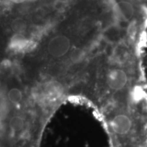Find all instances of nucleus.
I'll return each mask as SVG.
<instances>
[{"mask_svg": "<svg viewBox=\"0 0 147 147\" xmlns=\"http://www.w3.org/2000/svg\"><path fill=\"white\" fill-rule=\"evenodd\" d=\"M108 147H147V89L99 118Z\"/></svg>", "mask_w": 147, "mask_h": 147, "instance_id": "1", "label": "nucleus"}, {"mask_svg": "<svg viewBox=\"0 0 147 147\" xmlns=\"http://www.w3.org/2000/svg\"><path fill=\"white\" fill-rule=\"evenodd\" d=\"M70 49V42L67 37L59 36L51 40L49 45L50 54L54 57L60 58L68 53Z\"/></svg>", "mask_w": 147, "mask_h": 147, "instance_id": "2", "label": "nucleus"}, {"mask_svg": "<svg viewBox=\"0 0 147 147\" xmlns=\"http://www.w3.org/2000/svg\"><path fill=\"white\" fill-rule=\"evenodd\" d=\"M118 10L119 11L121 16L125 21H129L131 20L134 15V8L133 5L128 1H120L118 4Z\"/></svg>", "mask_w": 147, "mask_h": 147, "instance_id": "3", "label": "nucleus"}, {"mask_svg": "<svg viewBox=\"0 0 147 147\" xmlns=\"http://www.w3.org/2000/svg\"><path fill=\"white\" fill-rule=\"evenodd\" d=\"M25 126V119L20 115L13 116L9 121V127L10 130L14 133H19L23 131Z\"/></svg>", "mask_w": 147, "mask_h": 147, "instance_id": "4", "label": "nucleus"}, {"mask_svg": "<svg viewBox=\"0 0 147 147\" xmlns=\"http://www.w3.org/2000/svg\"><path fill=\"white\" fill-rule=\"evenodd\" d=\"M23 98V93L17 88H12L8 93V99L11 104H18L21 102Z\"/></svg>", "mask_w": 147, "mask_h": 147, "instance_id": "5", "label": "nucleus"}]
</instances>
